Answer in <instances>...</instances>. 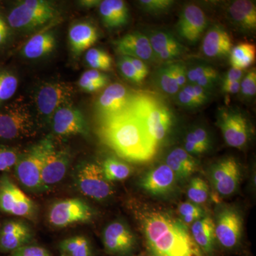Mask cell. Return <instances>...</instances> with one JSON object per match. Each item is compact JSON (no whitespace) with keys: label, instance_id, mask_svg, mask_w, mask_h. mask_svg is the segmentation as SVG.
Returning a JSON list of instances; mask_svg holds the SVG:
<instances>
[{"label":"cell","instance_id":"37","mask_svg":"<svg viewBox=\"0 0 256 256\" xmlns=\"http://www.w3.org/2000/svg\"><path fill=\"white\" fill-rule=\"evenodd\" d=\"M159 86L165 94L169 95H175L180 90L178 82L172 73L170 65L164 66L159 69L156 74Z\"/></svg>","mask_w":256,"mask_h":256},{"label":"cell","instance_id":"38","mask_svg":"<svg viewBox=\"0 0 256 256\" xmlns=\"http://www.w3.org/2000/svg\"><path fill=\"white\" fill-rule=\"evenodd\" d=\"M180 220L186 226L194 223L196 220L204 217V212L201 207L191 202H183L178 207Z\"/></svg>","mask_w":256,"mask_h":256},{"label":"cell","instance_id":"16","mask_svg":"<svg viewBox=\"0 0 256 256\" xmlns=\"http://www.w3.org/2000/svg\"><path fill=\"white\" fill-rule=\"evenodd\" d=\"M50 124L54 133L60 137H88L90 134L89 126L84 114L72 106H64L56 111Z\"/></svg>","mask_w":256,"mask_h":256},{"label":"cell","instance_id":"39","mask_svg":"<svg viewBox=\"0 0 256 256\" xmlns=\"http://www.w3.org/2000/svg\"><path fill=\"white\" fill-rule=\"evenodd\" d=\"M218 75V72L207 64H196L191 68L186 69V78L188 82L195 84L200 79L210 76Z\"/></svg>","mask_w":256,"mask_h":256},{"label":"cell","instance_id":"51","mask_svg":"<svg viewBox=\"0 0 256 256\" xmlns=\"http://www.w3.org/2000/svg\"><path fill=\"white\" fill-rule=\"evenodd\" d=\"M240 82H242V80H238V82H232L227 85L222 86V90L225 94H237L240 90Z\"/></svg>","mask_w":256,"mask_h":256},{"label":"cell","instance_id":"15","mask_svg":"<svg viewBox=\"0 0 256 256\" xmlns=\"http://www.w3.org/2000/svg\"><path fill=\"white\" fill-rule=\"evenodd\" d=\"M102 244L108 254L114 256H131L137 248L136 236L122 222H114L102 233Z\"/></svg>","mask_w":256,"mask_h":256},{"label":"cell","instance_id":"47","mask_svg":"<svg viewBox=\"0 0 256 256\" xmlns=\"http://www.w3.org/2000/svg\"><path fill=\"white\" fill-rule=\"evenodd\" d=\"M80 78L88 80V82H100V84H104L106 86H107L109 82L108 76L102 74V72H99V70H94V69L86 72L80 76Z\"/></svg>","mask_w":256,"mask_h":256},{"label":"cell","instance_id":"17","mask_svg":"<svg viewBox=\"0 0 256 256\" xmlns=\"http://www.w3.org/2000/svg\"><path fill=\"white\" fill-rule=\"evenodd\" d=\"M240 168L233 158L220 160L210 172V181L216 191L224 196H230L238 190L240 184Z\"/></svg>","mask_w":256,"mask_h":256},{"label":"cell","instance_id":"20","mask_svg":"<svg viewBox=\"0 0 256 256\" xmlns=\"http://www.w3.org/2000/svg\"><path fill=\"white\" fill-rule=\"evenodd\" d=\"M120 54L142 60H151L154 56L149 38L140 32L128 34L114 42Z\"/></svg>","mask_w":256,"mask_h":256},{"label":"cell","instance_id":"24","mask_svg":"<svg viewBox=\"0 0 256 256\" xmlns=\"http://www.w3.org/2000/svg\"><path fill=\"white\" fill-rule=\"evenodd\" d=\"M98 38V34L94 25L89 22L74 24L69 28L68 41L76 56L90 50Z\"/></svg>","mask_w":256,"mask_h":256},{"label":"cell","instance_id":"10","mask_svg":"<svg viewBox=\"0 0 256 256\" xmlns=\"http://www.w3.org/2000/svg\"><path fill=\"white\" fill-rule=\"evenodd\" d=\"M43 140L44 149L42 181L45 192L63 180L70 166L72 156L67 150L58 149L50 136Z\"/></svg>","mask_w":256,"mask_h":256},{"label":"cell","instance_id":"25","mask_svg":"<svg viewBox=\"0 0 256 256\" xmlns=\"http://www.w3.org/2000/svg\"><path fill=\"white\" fill-rule=\"evenodd\" d=\"M214 224L210 216H204L192 225V238L206 256H215L216 240Z\"/></svg>","mask_w":256,"mask_h":256},{"label":"cell","instance_id":"14","mask_svg":"<svg viewBox=\"0 0 256 256\" xmlns=\"http://www.w3.org/2000/svg\"><path fill=\"white\" fill-rule=\"evenodd\" d=\"M217 124L224 140L232 148L242 149L250 139V126L246 118L239 111H220Z\"/></svg>","mask_w":256,"mask_h":256},{"label":"cell","instance_id":"53","mask_svg":"<svg viewBox=\"0 0 256 256\" xmlns=\"http://www.w3.org/2000/svg\"><path fill=\"white\" fill-rule=\"evenodd\" d=\"M146 256V255H141V256Z\"/></svg>","mask_w":256,"mask_h":256},{"label":"cell","instance_id":"8","mask_svg":"<svg viewBox=\"0 0 256 256\" xmlns=\"http://www.w3.org/2000/svg\"><path fill=\"white\" fill-rule=\"evenodd\" d=\"M44 140L20 154L14 166L15 176L20 184L32 192H44L42 181L44 160Z\"/></svg>","mask_w":256,"mask_h":256},{"label":"cell","instance_id":"41","mask_svg":"<svg viewBox=\"0 0 256 256\" xmlns=\"http://www.w3.org/2000/svg\"><path fill=\"white\" fill-rule=\"evenodd\" d=\"M118 65L121 74L127 80L134 84H140L142 82L128 56H122L119 58Z\"/></svg>","mask_w":256,"mask_h":256},{"label":"cell","instance_id":"35","mask_svg":"<svg viewBox=\"0 0 256 256\" xmlns=\"http://www.w3.org/2000/svg\"><path fill=\"white\" fill-rule=\"evenodd\" d=\"M18 80L12 72L0 70V105L13 97L18 90Z\"/></svg>","mask_w":256,"mask_h":256},{"label":"cell","instance_id":"40","mask_svg":"<svg viewBox=\"0 0 256 256\" xmlns=\"http://www.w3.org/2000/svg\"><path fill=\"white\" fill-rule=\"evenodd\" d=\"M20 154L12 148L0 146V172L14 168Z\"/></svg>","mask_w":256,"mask_h":256},{"label":"cell","instance_id":"9","mask_svg":"<svg viewBox=\"0 0 256 256\" xmlns=\"http://www.w3.org/2000/svg\"><path fill=\"white\" fill-rule=\"evenodd\" d=\"M0 210L30 220H35L37 215L34 202L8 175L0 178Z\"/></svg>","mask_w":256,"mask_h":256},{"label":"cell","instance_id":"18","mask_svg":"<svg viewBox=\"0 0 256 256\" xmlns=\"http://www.w3.org/2000/svg\"><path fill=\"white\" fill-rule=\"evenodd\" d=\"M33 232L26 222L10 220L0 228V252H12L31 244Z\"/></svg>","mask_w":256,"mask_h":256},{"label":"cell","instance_id":"3","mask_svg":"<svg viewBox=\"0 0 256 256\" xmlns=\"http://www.w3.org/2000/svg\"><path fill=\"white\" fill-rule=\"evenodd\" d=\"M129 109L141 121L156 144L168 136L172 126L173 116L160 99L146 92L133 94Z\"/></svg>","mask_w":256,"mask_h":256},{"label":"cell","instance_id":"36","mask_svg":"<svg viewBox=\"0 0 256 256\" xmlns=\"http://www.w3.org/2000/svg\"><path fill=\"white\" fill-rule=\"evenodd\" d=\"M210 195L208 186L202 178H195L188 185V196L190 201L196 204H202L207 201Z\"/></svg>","mask_w":256,"mask_h":256},{"label":"cell","instance_id":"6","mask_svg":"<svg viewBox=\"0 0 256 256\" xmlns=\"http://www.w3.org/2000/svg\"><path fill=\"white\" fill-rule=\"evenodd\" d=\"M73 96L74 88L67 82H52L42 84L37 88L34 100L38 118L50 124L56 111L70 105Z\"/></svg>","mask_w":256,"mask_h":256},{"label":"cell","instance_id":"42","mask_svg":"<svg viewBox=\"0 0 256 256\" xmlns=\"http://www.w3.org/2000/svg\"><path fill=\"white\" fill-rule=\"evenodd\" d=\"M178 101L180 105L186 108H196L203 105L194 95L191 85L184 86L178 92Z\"/></svg>","mask_w":256,"mask_h":256},{"label":"cell","instance_id":"22","mask_svg":"<svg viewBox=\"0 0 256 256\" xmlns=\"http://www.w3.org/2000/svg\"><path fill=\"white\" fill-rule=\"evenodd\" d=\"M233 47L230 35L218 25L212 26L207 31L202 42L204 54L210 58L228 56Z\"/></svg>","mask_w":256,"mask_h":256},{"label":"cell","instance_id":"23","mask_svg":"<svg viewBox=\"0 0 256 256\" xmlns=\"http://www.w3.org/2000/svg\"><path fill=\"white\" fill-rule=\"evenodd\" d=\"M154 56L162 60H170L180 56L184 47L171 33L156 31L148 37Z\"/></svg>","mask_w":256,"mask_h":256},{"label":"cell","instance_id":"32","mask_svg":"<svg viewBox=\"0 0 256 256\" xmlns=\"http://www.w3.org/2000/svg\"><path fill=\"white\" fill-rule=\"evenodd\" d=\"M210 140L208 133L203 128H196L186 134L184 150L191 156H200L208 150Z\"/></svg>","mask_w":256,"mask_h":256},{"label":"cell","instance_id":"34","mask_svg":"<svg viewBox=\"0 0 256 256\" xmlns=\"http://www.w3.org/2000/svg\"><path fill=\"white\" fill-rule=\"evenodd\" d=\"M85 60L88 65L94 70L107 72L112 68V58L107 52L100 48H90L88 50Z\"/></svg>","mask_w":256,"mask_h":256},{"label":"cell","instance_id":"45","mask_svg":"<svg viewBox=\"0 0 256 256\" xmlns=\"http://www.w3.org/2000/svg\"><path fill=\"white\" fill-rule=\"evenodd\" d=\"M10 256H52L50 250L40 246L28 245L20 248L11 252Z\"/></svg>","mask_w":256,"mask_h":256},{"label":"cell","instance_id":"28","mask_svg":"<svg viewBox=\"0 0 256 256\" xmlns=\"http://www.w3.org/2000/svg\"><path fill=\"white\" fill-rule=\"evenodd\" d=\"M229 16L239 28L245 31H255L256 6L249 0H236L228 6Z\"/></svg>","mask_w":256,"mask_h":256},{"label":"cell","instance_id":"48","mask_svg":"<svg viewBox=\"0 0 256 256\" xmlns=\"http://www.w3.org/2000/svg\"><path fill=\"white\" fill-rule=\"evenodd\" d=\"M242 78H244V70L238 68H232L224 76L222 86L242 80Z\"/></svg>","mask_w":256,"mask_h":256},{"label":"cell","instance_id":"29","mask_svg":"<svg viewBox=\"0 0 256 256\" xmlns=\"http://www.w3.org/2000/svg\"><path fill=\"white\" fill-rule=\"evenodd\" d=\"M166 165L172 170L176 178H188L196 172V160L182 148H176L166 158Z\"/></svg>","mask_w":256,"mask_h":256},{"label":"cell","instance_id":"7","mask_svg":"<svg viewBox=\"0 0 256 256\" xmlns=\"http://www.w3.org/2000/svg\"><path fill=\"white\" fill-rule=\"evenodd\" d=\"M74 182L84 196L95 201H105L114 193V186L104 176L100 165L95 162L79 164L74 173Z\"/></svg>","mask_w":256,"mask_h":256},{"label":"cell","instance_id":"43","mask_svg":"<svg viewBox=\"0 0 256 256\" xmlns=\"http://www.w3.org/2000/svg\"><path fill=\"white\" fill-rule=\"evenodd\" d=\"M139 4L142 9L150 13H161L166 11L174 4L172 0H140Z\"/></svg>","mask_w":256,"mask_h":256},{"label":"cell","instance_id":"2","mask_svg":"<svg viewBox=\"0 0 256 256\" xmlns=\"http://www.w3.org/2000/svg\"><path fill=\"white\" fill-rule=\"evenodd\" d=\"M99 130L104 142L127 161L146 162L156 156L158 144L129 108L100 121Z\"/></svg>","mask_w":256,"mask_h":256},{"label":"cell","instance_id":"21","mask_svg":"<svg viewBox=\"0 0 256 256\" xmlns=\"http://www.w3.org/2000/svg\"><path fill=\"white\" fill-rule=\"evenodd\" d=\"M176 176L166 164H161L150 170L142 178L140 186L154 196L166 194L174 188Z\"/></svg>","mask_w":256,"mask_h":256},{"label":"cell","instance_id":"1","mask_svg":"<svg viewBox=\"0 0 256 256\" xmlns=\"http://www.w3.org/2000/svg\"><path fill=\"white\" fill-rule=\"evenodd\" d=\"M138 216L146 256H206L180 218L154 208L142 210Z\"/></svg>","mask_w":256,"mask_h":256},{"label":"cell","instance_id":"26","mask_svg":"<svg viewBox=\"0 0 256 256\" xmlns=\"http://www.w3.org/2000/svg\"><path fill=\"white\" fill-rule=\"evenodd\" d=\"M99 12L106 28L114 30L122 28L129 20V10L122 0H104L99 4Z\"/></svg>","mask_w":256,"mask_h":256},{"label":"cell","instance_id":"12","mask_svg":"<svg viewBox=\"0 0 256 256\" xmlns=\"http://www.w3.org/2000/svg\"><path fill=\"white\" fill-rule=\"evenodd\" d=\"M215 224L216 240L225 250H236L242 242V218L232 207H224L217 214Z\"/></svg>","mask_w":256,"mask_h":256},{"label":"cell","instance_id":"11","mask_svg":"<svg viewBox=\"0 0 256 256\" xmlns=\"http://www.w3.org/2000/svg\"><path fill=\"white\" fill-rule=\"evenodd\" d=\"M94 216V210L82 198H73L55 202L48 212V220L52 226L62 228L87 223Z\"/></svg>","mask_w":256,"mask_h":256},{"label":"cell","instance_id":"44","mask_svg":"<svg viewBox=\"0 0 256 256\" xmlns=\"http://www.w3.org/2000/svg\"><path fill=\"white\" fill-rule=\"evenodd\" d=\"M240 92L246 98H252L256 94V70L252 68L244 77L240 82Z\"/></svg>","mask_w":256,"mask_h":256},{"label":"cell","instance_id":"30","mask_svg":"<svg viewBox=\"0 0 256 256\" xmlns=\"http://www.w3.org/2000/svg\"><path fill=\"white\" fill-rule=\"evenodd\" d=\"M60 256H94L89 239L84 236H76L64 239L58 244Z\"/></svg>","mask_w":256,"mask_h":256},{"label":"cell","instance_id":"31","mask_svg":"<svg viewBox=\"0 0 256 256\" xmlns=\"http://www.w3.org/2000/svg\"><path fill=\"white\" fill-rule=\"evenodd\" d=\"M256 56L255 45L248 42L239 44L230 50L229 54L230 65L232 68L244 70L254 63Z\"/></svg>","mask_w":256,"mask_h":256},{"label":"cell","instance_id":"52","mask_svg":"<svg viewBox=\"0 0 256 256\" xmlns=\"http://www.w3.org/2000/svg\"><path fill=\"white\" fill-rule=\"evenodd\" d=\"M100 2L98 1V0H84V1L80 2L82 6L86 8H94L96 5L100 4Z\"/></svg>","mask_w":256,"mask_h":256},{"label":"cell","instance_id":"49","mask_svg":"<svg viewBox=\"0 0 256 256\" xmlns=\"http://www.w3.org/2000/svg\"><path fill=\"white\" fill-rule=\"evenodd\" d=\"M128 58H129L131 63L132 64L133 66L136 68L138 75L140 76V77L142 80H144V79L148 76V74H149V69H148V67L146 66V64H144V62L142 60L131 58V57H128Z\"/></svg>","mask_w":256,"mask_h":256},{"label":"cell","instance_id":"46","mask_svg":"<svg viewBox=\"0 0 256 256\" xmlns=\"http://www.w3.org/2000/svg\"><path fill=\"white\" fill-rule=\"evenodd\" d=\"M170 67L172 73L174 76L175 80H176L178 86L180 88V90H181L182 88L185 86L186 82H188L186 66L181 63H174L170 64Z\"/></svg>","mask_w":256,"mask_h":256},{"label":"cell","instance_id":"13","mask_svg":"<svg viewBox=\"0 0 256 256\" xmlns=\"http://www.w3.org/2000/svg\"><path fill=\"white\" fill-rule=\"evenodd\" d=\"M133 94L119 82L106 87L96 104L99 121L105 120L122 114L129 108Z\"/></svg>","mask_w":256,"mask_h":256},{"label":"cell","instance_id":"50","mask_svg":"<svg viewBox=\"0 0 256 256\" xmlns=\"http://www.w3.org/2000/svg\"><path fill=\"white\" fill-rule=\"evenodd\" d=\"M10 34V26L3 16L0 14V46L8 40Z\"/></svg>","mask_w":256,"mask_h":256},{"label":"cell","instance_id":"5","mask_svg":"<svg viewBox=\"0 0 256 256\" xmlns=\"http://www.w3.org/2000/svg\"><path fill=\"white\" fill-rule=\"evenodd\" d=\"M36 124L30 107L16 100L0 110V141H14L32 137Z\"/></svg>","mask_w":256,"mask_h":256},{"label":"cell","instance_id":"19","mask_svg":"<svg viewBox=\"0 0 256 256\" xmlns=\"http://www.w3.org/2000/svg\"><path fill=\"white\" fill-rule=\"evenodd\" d=\"M207 26V18L203 10L194 4L184 8L178 23L180 36L190 43L198 42Z\"/></svg>","mask_w":256,"mask_h":256},{"label":"cell","instance_id":"27","mask_svg":"<svg viewBox=\"0 0 256 256\" xmlns=\"http://www.w3.org/2000/svg\"><path fill=\"white\" fill-rule=\"evenodd\" d=\"M54 32H40L32 37L22 50V54L28 60H38L50 54L56 47Z\"/></svg>","mask_w":256,"mask_h":256},{"label":"cell","instance_id":"33","mask_svg":"<svg viewBox=\"0 0 256 256\" xmlns=\"http://www.w3.org/2000/svg\"><path fill=\"white\" fill-rule=\"evenodd\" d=\"M100 166L104 176L110 182L122 181L131 174L130 166L117 158H106Z\"/></svg>","mask_w":256,"mask_h":256},{"label":"cell","instance_id":"4","mask_svg":"<svg viewBox=\"0 0 256 256\" xmlns=\"http://www.w3.org/2000/svg\"><path fill=\"white\" fill-rule=\"evenodd\" d=\"M58 14V10L50 2L26 0L10 11L8 24L15 30L32 31L54 21Z\"/></svg>","mask_w":256,"mask_h":256}]
</instances>
